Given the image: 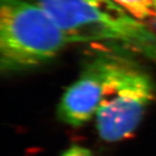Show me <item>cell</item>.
<instances>
[{
  "mask_svg": "<svg viewBox=\"0 0 156 156\" xmlns=\"http://www.w3.org/2000/svg\"><path fill=\"white\" fill-rule=\"evenodd\" d=\"M70 43H105L141 55L156 66V33L115 0H37Z\"/></svg>",
  "mask_w": 156,
  "mask_h": 156,
  "instance_id": "1",
  "label": "cell"
},
{
  "mask_svg": "<svg viewBox=\"0 0 156 156\" xmlns=\"http://www.w3.org/2000/svg\"><path fill=\"white\" fill-rule=\"evenodd\" d=\"M0 69L15 73L55 58L70 41L37 0H0Z\"/></svg>",
  "mask_w": 156,
  "mask_h": 156,
  "instance_id": "2",
  "label": "cell"
},
{
  "mask_svg": "<svg viewBox=\"0 0 156 156\" xmlns=\"http://www.w3.org/2000/svg\"><path fill=\"white\" fill-rule=\"evenodd\" d=\"M155 98V85L147 73L108 55L103 96L95 115L100 137L119 142L133 136Z\"/></svg>",
  "mask_w": 156,
  "mask_h": 156,
  "instance_id": "3",
  "label": "cell"
},
{
  "mask_svg": "<svg viewBox=\"0 0 156 156\" xmlns=\"http://www.w3.org/2000/svg\"><path fill=\"white\" fill-rule=\"evenodd\" d=\"M107 59L108 55H98L64 92L58 106V117L63 123L81 127L95 118L103 96Z\"/></svg>",
  "mask_w": 156,
  "mask_h": 156,
  "instance_id": "4",
  "label": "cell"
},
{
  "mask_svg": "<svg viewBox=\"0 0 156 156\" xmlns=\"http://www.w3.org/2000/svg\"><path fill=\"white\" fill-rule=\"evenodd\" d=\"M126 12L149 27H156L155 0H115Z\"/></svg>",
  "mask_w": 156,
  "mask_h": 156,
  "instance_id": "5",
  "label": "cell"
},
{
  "mask_svg": "<svg viewBox=\"0 0 156 156\" xmlns=\"http://www.w3.org/2000/svg\"><path fill=\"white\" fill-rule=\"evenodd\" d=\"M59 156H95L92 151L80 145H73L66 149Z\"/></svg>",
  "mask_w": 156,
  "mask_h": 156,
  "instance_id": "6",
  "label": "cell"
},
{
  "mask_svg": "<svg viewBox=\"0 0 156 156\" xmlns=\"http://www.w3.org/2000/svg\"><path fill=\"white\" fill-rule=\"evenodd\" d=\"M155 1H156V0H155Z\"/></svg>",
  "mask_w": 156,
  "mask_h": 156,
  "instance_id": "7",
  "label": "cell"
}]
</instances>
